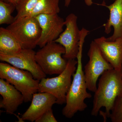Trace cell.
Instances as JSON below:
<instances>
[{
    "label": "cell",
    "mask_w": 122,
    "mask_h": 122,
    "mask_svg": "<svg viewBox=\"0 0 122 122\" xmlns=\"http://www.w3.org/2000/svg\"><path fill=\"white\" fill-rule=\"evenodd\" d=\"M87 35L86 31H81L79 50L77 57V68L73 75L72 83L66 95V105L62 110L63 116L68 118L73 117L78 112L85 111L87 107L85 100L91 98L92 96L91 94L87 91L82 61L83 44L85 38Z\"/></svg>",
    "instance_id": "1"
},
{
    "label": "cell",
    "mask_w": 122,
    "mask_h": 122,
    "mask_svg": "<svg viewBox=\"0 0 122 122\" xmlns=\"http://www.w3.org/2000/svg\"><path fill=\"white\" fill-rule=\"evenodd\" d=\"M122 92V70H108L101 76L97 89L94 92L92 116H97L102 107L105 108L104 118L109 117L111 111L116 97Z\"/></svg>",
    "instance_id": "2"
},
{
    "label": "cell",
    "mask_w": 122,
    "mask_h": 122,
    "mask_svg": "<svg viewBox=\"0 0 122 122\" xmlns=\"http://www.w3.org/2000/svg\"><path fill=\"white\" fill-rule=\"evenodd\" d=\"M0 78L13 85L22 94L24 102H31L33 95L38 92L40 81L35 79L31 73L9 63H0Z\"/></svg>",
    "instance_id": "3"
},
{
    "label": "cell",
    "mask_w": 122,
    "mask_h": 122,
    "mask_svg": "<svg viewBox=\"0 0 122 122\" xmlns=\"http://www.w3.org/2000/svg\"><path fill=\"white\" fill-rule=\"evenodd\" d=\"M77 61L75 59L68 60L65 70L58 76L52 78H44L39 83V92H46L56 99V104L66 103V96L71 83L72 77L76 70Z\"/></svg>",
    "instance_id": "4"
},
{
    "label": "cell",
    "mask_w": 122,
    "mask_h": 122,
    "mask_svg": "<svg viewBox=\"0 0 122 122\" xmlns=\"http://www.w3.org/2000/svg\"><path fill=\"white\" fill-rule=\"evenodd\" d=\"M65 52L63 46L56 42H51L36 52L35 59L46 75H59L67 65L68 60L62 57Z\"/></svg>",
    "instance_id": "5"
},
{
    "label": "cell",
    "mask_w": 122,
    "mask_h": 122,
    "mask_svg": "<svg viewBox=\"0 0 122 122\" xmlns=\"http://www.w3.org/2000/svg\"><path fill=\"white\" fill-rule=\"evenodd\" d=\"M6 28L15 36L22 49H33L38 46L41 30L35 17L16 20Z\"/></svg>",
    "instance_id": "6"
},
{
    "label": "cell",
    "mask_w": 122,
    "mask_h": 122,
    "mask_svg": "<svg viewBox=\"0 0 122 122\" xmlns=\"http://www.w3.org/2000/svg\"><path fill=\"white\" fill-rule=\"evenodd\" d=\"M87 56L89 61L84 67L85 80L87 90L95 92L99 77L105 71L113 68L103 56L94 41L90 45Z\"/></svg>",
    "instance_id": "7"
},
{
    "label": "cell",
    "mask_w": 122,
    "mask_h": 122,
    "mask_svg": "<svg viewBox=\"0 0 122 122\" xmlns=\"http://www.w3.org/2000/svg\"><path fill=\"white\" fill-rule=\"evenodd\" d=\"M78 17L74 13H71L65 20V30L54 41L63 46L66 52L63 57L68 60L77 58L79 50L81 31L77 24Z\"/></svg>",
    "instance_id": "8"
},
{
    "label": "cell",
    "mask_w": 122,
    "mask_h": 122,
    "mask_svg": "<svg viewBox=\"0 0 122 122\" xmlns=\"http://www.w3.org/2000/svg\"><path fill=\"white\" fill-rule=\"evenodd\" d=\"M36 52L31 49H23L21 52L13 55L0 54V60L20 69L31 73L36 80L41 81L46 77L44 73L35 59Z\"/></svg>",
    "instance_id": "9"
},
{
    "label": "cell",
    "mask_w": 122,
    "mask_h": 122,
    "mask_svg": "<svg viewBox=\"0 0 122 122\" xmlns=\"http://www.w3.org/2000/svg\"><path fill=\"white\" fill-rule=\"evenodd\" d=\"M41 30L38 46L42 48L46 44L55 41L63 31L65 20L56 14H39L35 16Z\"/></svg>",
    "instance_id": "10"
},
{
    "label": "cell",
    "mask_w": 122,
    "mask_h": 122,
    "mask_svg": "<svg viewBox=\"0 0 122 122\" xmlns=\"http://www.w3.org/2000/svg\"><path fill=\"white\" fill-rule=\"evenodd\" d=\"M31 103L22 116V120L35 122L56 103V99L51 94L46 92L35 93L33 95Z\"/></svg>",
    "instance_id": "11"
},
{
    "label": "cell",
    "mask_w": 122,
    "mask_h": 122,
    "mask_svg": "<svg viewBox=\"0 0 122 122\" xmlns=\"http://www.w3.org/2000/svg\"><path fill=\"white\" fill-rule=\"evenodd\" d=\"M100 49L103 56L114 69L122 70V37L113 41L107 40L104 36L94 40Z\"/></svg>",
    "instance_id": "12"
},
{
    "label": "cell",
    "mask_w": 122,
    "mask_h": 122,
    "mask_svg": "<svg viewBox=\"0 0 122 122\" xmlns=\"http://www.w3.org/2000/svg\"><path fill=\"white\" fill-rule=\"evenodd\" d=\"M0 94L2 97L0 108L4 109L7 114H14L24 102L22 94L13 85L1 78L0 79Z\"/></svg>",
    "instance_id": "13"
},
{
    "label": "cell",
    "mask_w": 122,
    "mask_h": 122,
    "mask_svg": "<svg viewBox=\"0 0 122 122\" xmlns=\"http://www.w3.org/2000/svg\"><path fill=\"white\" fill-rule=\"evenodd\" d=\"M102 5L109 9L110 13L109 19L103 25L105 33L109 34L111 32L112 26L114 28L113 35L107 39L113 41L122 37V0H115L110 5Z\"/></svg>",
    "instance_id": "14"
},
{
    "label": "cell",
    "mask_w": 122,
    "mask_h": 122,
    "mask_svg": "<svg viewBox=\"0 0 122 122\" xmlns=\"http://www.w3.org/2000/svg\"><path fill=\"white\" fill-rule=\"evenodd\" d=\"M23 49L15 36L7 28H0V54L13 55Z\"/></svg>",
    "instance_id": "15"
},
{
    "label": "cell",
    "mask_w": 122,
    "mask_h": 122,
    "mask_svg": "<svg viewBox=\"0 0 122 122\" xmlns=\"http://www.w3.org/2000/svg\"><path fill=\"white\" fill-rule=\"evenodd\" d=\"M59 2V0H39L33 11L25 17H35L41 14H58L60 11Z\"/></svg>",
    "instance_id": "16"
},
{
    "label": "cell",
    "mask_w": 122,
    "mask_h": 122,
    "mask_svg": "<svg viewBox=\"0 0 122 122\" xmlns=\"http://www.w3.org/2000/svg\"><path fill=\"white\" fill-rule=\"evenodd\" d=\"M39 0H19L16 4L17 14L14 21L25 17L33 11Z\"/></svg>",
    "instance_id": "17"
},
{
    "label": "cell",
    "mask_w": 122,
    "mask_h": 122,
    "mask_svg": "<svg viewBox=\"0 0 122 122\" xmlns=\"http://www.w3.org/2000/svg\"><path fill=\"white\" fill-rule=\"evenodd\" d=\"M16 9L13 4L0 0V25H10L14 21V17L11 14Z\"/></svg>",
    "instance_id": "18"
},
{
    "label": "cell",
    "mask_w": 122,
    "mask_h": 122,
    "mask_svg": "<svg viewBox=\"0 0 122 122\" xmlns=\"http://www.w3.org/2000/svg\"><path fill=\"white\" fill-rule=\"evenodd\" d=\"M109 118L112 122H122V92L116 97Z\"/></svg>",
    "instance_id": "19"
},
{
    "label": "cell",
    "mask_w": 122,
    "mask_h": 122,
    "mask_svg": "<svg viewBox=\"0 0 122 122\" xmlns=\"http://www.w3.org/2000/svg\"><path fill=\"white\" fill-rule=\"evenodd\" d=\"M35 122H57V121L54 117L53 110L51 109L43 114Z\"/></svg>",
    "instance_id": "20"
},
{
    "label": "cell",
    "mask_w": 122,
    "mask_h": 122,
    "mask_svg": "<svg viewBox=\"0 0 122 122\" xmlns=\"http://www.w3.org/2000/svg\"><path fill=\"white\" fill-rule=\"evenodd\" d=\"M71 0H65V6L66 7H69ZM86 4L88 6H90L93 4L92 0H85Z\"/></svg>",
    "instance_id": "21"
},
{
    "label": "cell",
    "mask_w": 122,
    "mask_h": 122,
    "mask_svg": "<svg viewBox=\"0 0 122 122\" xmlns=\"http://www.w3.org/2000/svg\"><path fill=\"white\" fill-rule=\"evenodd\" d=\"M1 0L5 2L12 3L15 5L17 2L19 0Z\"/></svg>",
    "instance_id": "22"
}]
</instances>
